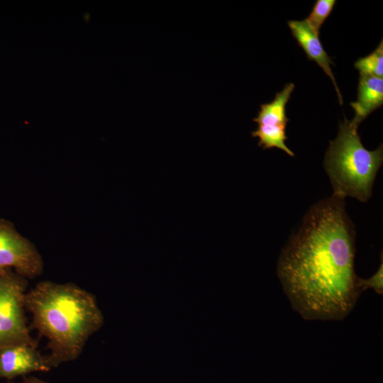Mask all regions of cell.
<instances>
[{
  "instance_id": "6da1fadb",
  "label": "cell",
  "mask_w": 383,
  "mask_h": 383,
  "mask_svg": "<svg viewBox=\"0 0 383 383\" xmlns=\"http://www.w3.org/2000/svg\"><path fill=\"white\" fill-rule=\"evenodd\" d=\"M354 226L344 199L315 204L283 248L277 275L292 307L306 320L340 321L360 292L355 272Z\"/></svg>"
},
{
  "instance_id": "7a4b0ae2",
  "label": "cell",
  "mask_w": 383,
  "mask_h": 383,
  "mask_svg": "<svg viewBox=\"0 0 383 383\" xmlns=\"http://www.w3.org/2000/svg\"><path fill=\"white\" fill-rule=\"evenodd\" d=\"M25 304L33 327L48 340L52 368L76 360L104 323L95 297L71 283L41 282L26 294Z\"/></svg>"
},
{
  "instance_id": "3957f363",
  "label": "cell",
  "mask_w": 383,
  "mask_h": 383,
  "mask_svg": "<svg viewBox=\"0 0 383 383\" xmlns=\"http://www.w3.org/2000/svg\"><path fill=\"white\" fill-rule=\"evenodd\" d=\"M345 117L340 123L336 138L330 141L323 166L333 189V196L354 197L366 202L372 195L376 174L382 164L381 144L369 150L361 143L357 131Z\"/></svg>"
},
{
  "instance_id": "277c9868",
  "label": "cell",
  "mask_w": 383,
  "mask_h": 383,
  "mask_svg": "<svg viewBox=\"0 0 383 383\" xmlns=\"http://www.w3.org/2000/svg\"><path fill=\"white\" fill-rule=\"evenodd\" d=\"M25 277L13 270L0 272V348L27 343L36 345L25 316Z\"/></svg>"
},
{
  "instance_id": "5b68a950",
  "label": "cell",
  "mask_w": 383,
  "mask_h": 383,
  "mask_svg": "<svg viewBox=\"0 0 383 383\" xmlns=\"http://www.w3.org/2000/svg\"><path fill=\"white\" fill-rule=\"evenodd\" d=\"M6 270L34 278L43 272V262L34 245L11 222L0 219V272Z\"/></svg>"
},
{
  "instance_id": "8992f818",
  "label": "cell",
  "mask_w": 383,
  "mask_h": 383,
  "mask_svg": "<svg viewBox=\"0 0 383 383\" xmlns=\"http://www.w3.org/2000/svg\"><path fill=\"white\" fill-rule=\"evenodd\" d=\"M294 89V83H288L276 94L272 101L260 105V111L253 119L258 128L252 133L253 137L259 138L258 145L263 149L277 148L292 157L294 154L285 144L287 139L285 130L289 121L286 106Z\"/></svg>"
},
{
  "instance_id": "52a82bcc",
  "label": "cell",
  "mask_w": 383,
  "mask_h": 383,
  "mask_svg": "<svg viewBox=\"0 0 383 383\" xmlns=\"http://www.w3.org/2000/svg\"><path fill=\"white\" fill-rule=\"evenodd\" d=\"M52 368L48 356L41 355L36 345L19 343L0 348V378L11 379Z\"/></svg>"
},
{
  "instance_id": "ba28073f",
  "label": "cell",
  "mask_w": 383,
  "mask_h": 383,
  "mask_svg": "<svg viewBox=\"0 0 383 383\" xmlns=\"http://www.w3.org/2000/svg\"><path fill=\"white\" fill-rule=\"evenodd\" d=\"M288 26L293 37L298 45L304 50L308 59L315 61L331 78L337 92L339 102L342 105L343 97L331 67L333 62L320 41L319 34L314 31L306 20L289 21Z\"/></svg>"
},
{
  "instance_id": "9c48e42d",
  "label": "cell",
  "mask_w": 383,
  "mask_h": 383,
  "mask_svg": "<svg viewBox=\"0 0 383 383\" xmlns=\"http://www.w3.org/2000/svg\"><path fill=\"white\" fill-rule=\"evenodd\" d=\"M357 99L351 102L355 114L350 121L358 127L359 124L372 112L383 104V78L360 74L357 87Z\"/></svg>"
},
{
  "instance_id": "30bf717a",
  "label": "cell",
  "mask_w": 383,
  "mask_h": 383,
  "mask_svg": "<svg viewBox=\"0 0 383 383\" xmlns=\"http://www.w3.org/2000/svg\"><path fill=\"white\" fill-rule=\"evenodd\" d=\"M360 74L377 77L383 76V40H381L377 48L369 55L359 58L354 65Z\"/></svg>"
},
{
  "instance_id": "8fae6325",
  "label": "cell",
  "mask_w": 383,
  "mask_h": 383,
  "mask_svg": "<svg viewBox=\"0 0 383 383\" xmlns=\"http://www.w3.org/2000/svg\"><path fill=\"white\" fill-rule=\"evenodd\" d=\"M335 0H317L309 13L305 19L314 31L319 34V30L326 18L330 16L335 4Z\"/></svg>"
},
{
  "instance_id": "7c38bea8",
  "label": "cell",
  "mask_w": 383,
  "mask_h": 383,
  "mask_svg": "<svg viewBox=\"0 0 383 383\" xmlns=\"http://www.w3.org/2000/svg\"><path fill=\"white\" fill-rule=\"evenodd\" d=\"M381 264L377 272L368 279L357 277V287L362 293L368 289H372L376 293L382 295L383 294V264L382 255H381Z\"/></svg>"
},
{
  "instance_id": "4fadbf2b",
  "label": "cell",
  "mask_w": 383,
  "mask_h": 383,
  "mask_svg": "<svg viewBox=\"0 0 383 383\" xmlns=\"http://www.w3.org/2000/svg\"><path fill=\"white\" fill-rule=\"evenodd\" d=\"M7 383H12V382H7ZM22 383H49V382L44 381L43 379H40L39 378H37L35 377L30 376L28 377H24Z\"/></svg>"
}]
</instances>
